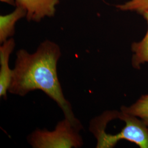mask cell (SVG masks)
<instances>
[{
  "mask_svg": "<svg viewBox=\"0 0 148 148\" xmlns=\"http://www.w3.org/2000/svg\"><path fill=\"white\" fill-rule=\"evenodd\" d=\"M122 11H137L142 13L148 10V0H130L123 5H117Z\"/></svg>",
  "mask_w": 148,
  "mask_h": 148,
  "instance_id": "9",
  "label": "cell"
},
{
  "mask_svg": "<svg viewBox=\"0 0 148 148\" xmlns=\"http://www.w3.org/2000/svg\"><path fill=\"white\" fill-rule=\"evenodd\" d=\"M1 45L0 97L6 99L13 75V69L9 66V59L16 46V42L13 38H10Z\"/></svg>",
  "mask_w": 148,
  "mask_h": 148,
  "instance_id": "5",
  "label": "cell"
},
{
  "mask_svg": "<svg viewBox=\"0 0 148 148\" xmlns=\"http://www.w3.org/2000/svg\"><path fill=\"white\" fill-rule=\"evenodd\" d=\"M121 110L127 114L140 117L148 126V95L142 96L135 104L130 107L122 106Z\"/></svg>",
  "mask_w": 148,
  "mask_h": 148,
  "instance_id": "8",
  "label": "cell"
},
{
  "mask_svg": "<svg viewBox=\"0 0 148 148\" xmlns=\"http://www.w3.org/2000/svg\"><path fill=\"white\" fill-rule=\"evenodd\" d=\"M16 7L27 11L28 21L40 22L46 17L54 16L59 0H15Z\"/></svg>",
  "mask_w": 148,
  "mask_h": 148,
  "instance_id": "4",
  "label": "cell"
},
{
  "mask_svg": "<svg viewBox=\"0 0 148 148\" xmlns=\"http://www.w3.org/2000/svg\"><path fill=\"white\" fill-rule=\"evenodd\" d=\"M116 118L126 122V126L116 134H108L103 127L90 122V131L97 140V148L114 147L121 139L135 143L140 148H148V129L142 120L122 111H116Z\"/></svg>",
  "mask_w": 148,
  "mask_h": 148,
  "instance_id": "3",
  "label": "cell"
},
{
  "mask_svg": "<svg viewBox=\"0 0 148 148\" xmlns=\"http://www.w3.org/2000/svg\"><path fill=\"white\" fill-rule=\"evenodd\" d=\"M1 1L2 2L6 3L10 5H16L15 0H1Z\"/></svg>",
  "mask_w": 148,
  "mask_h": 148,
  "instance_id": "10",
  "label": "cell"
},
{
  "mask_svg": "<svg viewBox=\"0 0 148 148\" xmlns=\"http://www.w3.org/2000/svg\"><path fill=\"white\" fill-rule=\"evenodd\" d=\"M60 56L59 46L48 40L41 43L34 53L24 49L18 51L8 92L24 97L32 91L41 90L57 103L64 117L80 123L64 95L58 79L57 66Z\"/></svg>",
  "mask_w": 148,
  "mask_h": 148,
  "instance_id": "1",
  "label": "cell"
},
{
  "mask_svg": "<svg viewBox=\"0 0 148 148\" xmlns=\"http://www.w3.org/2000/svg\"><path fill=\"white\" fill-rule=\"evenodd\" d=\"M27 16V11L19 7L11 13L0 16V43L5 42L15 34L16 22Z\"/></svg>",
  "mask_w": 148,
  "mask_h": 148,
  "instance_id": "6",
  "label": "cell"
},
{
  "mask_svg": "<svg viewBox=\"0 0 148 148\" xmlns=\"http://www.w3.org/2000/svg\"><path fill=\"white\" fill-rule=\"evenodd\" d=\"M148 23V30L143 40L139 42L134 43L132 46L134 53L132 58L133 66L139 69L141 64L148 63V10L142 13Z\"/></svg>",
  "mask_w": 148,
  "mask_h": 148,
  "instance_id": "7",
  "label": "cell"
},
{
  "mask_svg": "<svg viewBox=\"0 0 148 148\" xmlns=\"http://www.w3.org/2000/svg\"><path fill=\"white\" fill-rule=\"evenodd\" d=\"M81 123H76L64 117L59 122L53 131L37 128L27 138L34 148H78L83 145L79 132Z\"/></svg>",
  "mask_w": 148,
  "mask_h": 148,
  "instance_id": "2",
  "label": "cell"
}]
</instances>
